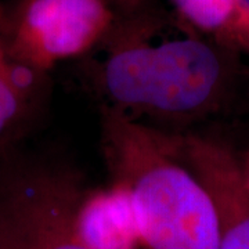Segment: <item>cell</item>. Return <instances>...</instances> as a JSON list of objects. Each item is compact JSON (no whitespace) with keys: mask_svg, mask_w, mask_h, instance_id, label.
<instances>
[{"mask_svg":"<svg viewBox=\"0 0 249 249\" xmlns=\"http://www.w3.org/2000/svg\"><path fill=\"white\" fill-rule=\"evenodd\" d=\"M101 126L108 168L130 198L139 242L145 249H220L213 202L173 136L108 107Z\"/></svg>","mask_w":249,"mask_h":249,"instance_id":"cell-1","label":"cell"},{"mask_svg":"<svg viewBox=\"0 0 249 249\" xmlns=\"http://www.w3.org/2000/svg\"><path fill=\"white\" fill-rule=\"evenodd\" d=\"M232 70L222 50L199 37L160 42L130 36L112 46L96 72L106 107L157 118L193 119L220 107Z\"/></svg>","mask_w":249,"mask_h":249,"instance_id":"cell-2","label":"cell"},{"mask_svg":"<svg viewBox=\"0 0 249 249\" xmlns=\"http://www.w3.org/2000/svg\"><path fill=\"white\" fill-rule=\"evenodd\" d=\"M88 191L58 160L0 154V249H89L76 232Z\"/></svg>","mask_w":249,"mask_h":249,"instance_id":"cell-3","label":"cell"},{"mask_svg":"<svg viewBox=\"0 0 249 249\" xmlns=\"http://www.w3.org/2000/svg\"><path fill=\"white\" fill-rule=\"evenodd\" d=\"M106 0H19L3 36L9 55L42 75L57 62L88 53L112 27Z\"/></svg>","mask_w":249,"mask_h":249,"instance_id":"cell-4","label":"cell"},{"mask_svg":"<svg viewBox=\"0 0 249 249\" xmlns=\"http://www.w3.org/2000/svg\"><path fill=\"white\" fill-rule=\"evenodd\" d=\"M173 140L180 158L213 202L220 249H249V190L234 154L201 136H173Z\"/></svg>","mask_w":249,"mask_h":249,"instance_id":"cell-5","label":"cell"},{"mask_svg":"<svg viewBox=\"0 0 249 249\" xmlns=\"http://www.w3.org/2000/svg\"><path fill=\"white\" fill-rule=\"evenodd\" d=\"M76 232L89 249H134L139 244L130 198L112 184L85 196L76 213Z\"/></svg>","mask_w":249,"mask_h":249,"instance_id":"cell-6","label":"cell"},{"mask_svg":"<svg viewBox=\"0 0 249 249\" xmlns=\"http://www.w3.org/2000/svg\"><path fill=\"white\" fill-rule=\"evenodd\" d=\"M39 76L10 57L0 35V140L17 124Z\"/></svg>","mask_w":249,"mask_h":249,"instance_id":"cell-7","label":"cell"},{"mask_svg":"<svg viewBox=\"0 0 249 249\" xmlns=\"http://www.w3.org/2000/svg\"><path fill=\"white\" fill-rule=\"evenodd\" d=\"M191 22L202 28H216L231 16L235 0H173Z\"/></svg>","mask_w":249,"mask_h":249,"instance_id":"cell-8","label":"cell"},{"mask_svg":"<svg viewBox=\"0 0 249 249\" xmlns=\"http://www.w3.org/2000/svg\"><path fill=\"white\" fill-rule=\"evenodd\" d=\"M9 31V11L0 0V35L6 36Z\"/></svg>","mask_w":249,"mask_h":249,"instance_id":"cell-9","label":"cell"},{"mask_svg":"<svg viewBox=\"0 0 249 249\" xmlns=\"http://www.w3.org/2000/svg\"><path fill=\"white\" fill-rule=\"evenodd\" d=\"M242 172H244L245 183H247V187H248V190H249V154H248V158H247V162H245V165L242 166Z\"/></svg>","mask_w":249,"mask_h":249,"instance_id":"cell-10","label":"cell"}]
</instances>
